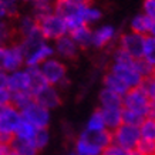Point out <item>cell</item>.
Wrapping results in <instances>:
<instances>
[{
	"label": "cell",
	"mask_w": 155,
	"mask_h": 155,
	"mask_svg": "<svg viewBox=\"0 0 155 155\" xmlns=\"http://www.w3.org/2000/svg\"><path fill=\"white\" fill-rule=\"evenodd\" d=\"M20 122H21L20 111L12 105H7L3 114L0 115V141L10 144Z\"/></svg>",
	"instance_id": "cell-5"
},
{
	"label": "cell",
	"mask_w": 155,
	"mask_h": 155,
	"mask_svg": "<svg viewBox=\"0 0 155 155\" xmlns=\"http://www.w3.org/2000/svg\"><path fill=\"white\" fill-rule=\"evenodd\" d=\"M144 37L132 31L122 33L118 40V48H121L122 51H125L130 57L134 60L142 58V44H144Z\"/></svg>",
	"instance_id": "cell-9"
},
{
	"label": "cell",
	"mask_w": 155,
	"mask_h": 155,
	"mask_svg": "<svg viewBox=\"0 0 155 155\" xmlns=\"http://www.w3.org/2000/svg\"><path fill=\"white\" fill-rule=\"evenodd\" d=\"M36 132H37V128H34L33 125H30L28 122H26V121L21 120L20 125L17 127L16 132H14L13 138L20 140V141H33Z\"/></svg>",
	"instance_id": "cell-26"
},
{
	"label": "cell",
	"mask_w": 155,
	"mask_h": 155,
	"mask_svg": "<svg viewBox=\"0 0 155 155\" xmlns=\"http://www.w3.org/2000/svg\"><path fill=\"white\" fill-rule=\"evenodd\" d=\"M7 155H19V154H17V152H14V151H10Z\"/></svg>",
	"instance_id": "cell-45"
},
{
	"label": "cell",
	"mask_w": 155,
	"mask_h": 155,
	"mask_svg": "<svg viewBox=\"0 0 155 155\" xmlns=\"http://www.w3.org/2000/svg\"><path fill=\"white\" fill-rule=\"evenodd\" d=\"M40 71H41L43 77L48 85H53V87H57V85H66L68 83L67 80V67L66 64L63 63L58 58H48L40 66Z\"/></svg>",
	"instance_id": "cell-4"
},
{
	"label": "cell",
	"mask_w": 155,
	"mask_h": 155,
	"mask_svg": "<svg viewBox=\"0 0 155 155\" xmlns=\"http://www.w3.org/2000/svg\"><path fill=\"white\" fill-rule=\"evenodd\" d=\"M103 150L90 140L84 131L81 132L74 142V155H101Z\"/></svg>",
	"instance_id": "cell-17"
},
{
	"label": "cell",
	"mask_w": 155,
	"mask_h": 155,
	"mask_svg": "<svg viewBox=\"0 0 155 155\" xmlns=\"http://www.w3.org/2000/svg\"><path fill=\"white\" fill-rule=\"evenodd\" d=\"M141 140L145 141H155V120L154 118H145L138 127Z\"/></svg>",
	"instance_id": "cell-30"
},
{
	"label": "cell",
	"mask_w": 155,
	"mask_h": 155,
	"mask_svg": "<svg viewBox=\"0 0 155 155\" xmlns=\"http://www.w3.org/2000/svg\"><path fill=\"white\" fill-rule=\"evenodd\" d=\"M137 155H138V154H137Z\"/></svg>",
	"instance_id": "cell-49"
},
{
	"label": "cell",
	"mask_w": 155,
	"mask_h": 155,
	"mask_svg": "<svg viewBox=\"0 0 155 155\" xmlns=\"http://www.w3.org/2000/svg\"><path fill=\"white\" fill-rule=\"evenodd\" d=\"M12 151L10 148V144H6V142H2L0 141V155H7Z\"/></svg>",
	"instance_id": "cell-39"
},
{
	"label": "cell",
	"mask_w": 155,
	"mask_h": 155,
	"mask_svg": "<svg viewBox=\"0 0 155 155\" xmlns=\"http://www.w3.org/2000/svg\"><path fill=\"white\" fill-rule=\"evenodd\" d=\"M36 21H37L38 30H40V33H41L43 38L46 41L47 40H54L56 41L57 38L68 34L66 21L54 13L47 14V16H44V17L36 20Z\"/></svg>",
	"instance_id": "cell-3"
},
{
	"label": "cell",
	"mask_w": 155,
	"mask_h": 155,
	"mask_svg": "<svg viewBox=\"0 0 155 155\" xmlns=\"http://www.w3.org/2000/svg\"><path fill=\"white\" fill-rule=\"evenodd\" d=\"M10 101H12V93L6 87L0 88V105L7 107V105H10Z\"/></svg>",
	"instance_id": "cell-38"
},
{
	"label": "cell",
	"mask_w": 155,
	"mask_h": 155,
	"mask_svg": "<svg viewBox=\"0 0 155 155\" xmlns=\"http://www.w3.org/2000/svg\"><path fill=\"white\" fill-rule=\"evenodd\" d=\"M28 85H30V80H28V74L26 68L17 70L14 73L7 74V83H6V88L10 93H19V91H28Z\"/></svg>",
	"instance_id": "cell-13"
},
{
	"label": "cell",
	"mask_w": 155,
	"mask_h": 155,
	"mask_svg": "<svg viewBox=\"0 0 155 155\" xmlns=\"http://www.w3.org/2000/svg\"><path fill=\"white\" fill-rule=\"evenodd\" d=\"M54 51L53 47L47 41L37 46V47L28 50L24 54V66L26 67H40L46 60L51 58Z\"/></svg>",
	"instance_id": "cell-10"
},
{
	"label": "cell",
	"mask_w": 155,
	"mask_h": 155,
	"mask_svg": "<svg viewBox=\"0 0 155 155\" xmlns=\"http://www.w3.org/2000/svg\"><path fill=\"white\" fill-rule=\"evenodd\" d=\"M0 51H2V47H0Z\"/></svg>",
	"instance_id": "cell-46"
},
{
	"label": "cell",
	"mask_w": 155,
	"mask_h": 155,
	"mask_svg": "<svg viewBox=\"0 0 155 155\" xmlns=\"http://www.w3.org/2000/svg\"><path fill=\"white\" fill-rule=\"evenodd\" d=\"M115 28L111 26V24H105V26H101L100 28H97L95 31H93V43H91V47L94 48H105L115 38Z\"/></svg>",
	"instance_id": "cell-15"
},
{
	"label": "cell",
	"mask_w": 155,
	"mask_h": 155,
	"mask_svg": "<svg viewBox=\"0 0 155 155\" xmlns=\"http://www.w3.org/2000/svg\"><path fill=\"white\" fill-rule=\"evenodd\" d=\"M131 31L140 36H154L155 34V19H151L145 14H137L131 20Z\"/></svg>",
	"instance_id": "cell-14"
},
{
	"label": "cell",
	"mask_w": 155,
	"mask_h": 155,
	"mask_svg": "<svg viewBox=\"0 0 155 155\" xmlns=\"http://www.w3.org/2000/svg\"><path fill=\"white\" fill-rule=\"evenodd\" d=\"M142 60L147 61L150 66H155V37L145 36L142 44Z\"/></svg>",
	"instance_id": "cell-25"
},
{
	"label": "cell",
	"mask_w": 155,
	"mask_h": 155,
	"mask_svg": "<svg viewBox=\"0 0 155 155\" xmlns=\"http://www.w3.org/2000/svg\"><path fill=\"white\" fill-rule=\"evenodd\" d=\"M14 37H16V30L13 24L7 20H0V47L14 43Z\"/></svg>",
	"instance_id": "cell-23"
},
{
	"label": "cell",
	"mask_w": 155,
	"mask_h": 155,
	"mask_svg": "<svg viewBox=\"0 0 155 155\" xmlns=\"http://www.w3.org/2000/svg\"><path fill=\"white\" fill-rule=\"evenodd\" d=\"M21 120L28 122L37 130H47L50 124V111L43 108L36 101H31L27 107H24L20 111Z\"/></svg>",
	"instance_id": "cell-7"
},
{
	"label": "cell",
	"mask_w": 155,
	"mask_h": 155,
	"mask_svg": "<svg viewBox=\"0 0 155 155\" xmlns=\"http://www.w3.org/2000/svg\"><path fill=\"white\" fill-rule=\"evenodd\" d=\"M110 73L121 78L128 88H137L142 80V77L135 68V60L132 63H113L110 66Z\"/></svg>",
	"instance_id": "cell-8"
},
{
	"label": "cell",
	"mask_w": 155,
	"mask_h": 155,
	"mask_svg": "<svg viewBox=\"0 0 155 155\" xmlns=\"http://www.w3.org/2000/svg\"><path fill=\"white\" fill-rule=\"evenodd\" d=\"M19 2H23V3H33L34 0H19Z\"/></svg>",
	"instance_id": "cell-43"
},
{
	"label": "cell",
	"mask_w": 155,
	"mask_h": 155,
	"mask_svg": "<svg viewBox=\"0 0 155 155\" xmlns=\"http://www.w3.org/2000/svg\"><path fill=\"white\" fill-rule=\"evenodd\" d=\"M71 155H74V154H71Z\"/></svg>",
	"instance_id": "cell-47"
},
{
	"label": "cell",
	"mask_w": 155,
	"mask_h": 155,
	"mask_svg": "<svg viewBox=\"0 0 155 155\" xmlns=\"http://www.w3.org/2000/svg\"><path fill=\"white\" fill-rule=\"evenodd\" d=\"M53 51H54V54L60 56V58H63V60H75L78 57L80 48L75 46V43L71 40L70 36L66 34L54 41Z\"/></svg>",
	"instance_id": "cell-12"
},
{
	"label": "cell",
	"mask_w": 155,
	"mask_h": 155,
	"mask_svg": "<svg viewBox=\"0 0 155 155\" xmlns=\"http://www.w3.org/2000/svg\"><path fill=\"white\" fill-rule=\"evenodd\" d=\"M135 154L138 155H155V141L140 140L135 148Z\"/></svg>",
	"instance_id": "cell-35"
},
{
	"label": "cell",
	"mask_w": 155,
	"mask_h": 155,
	"mask_svg": "<svg viewBox=\"0 0 155 155\" xmlns=\"http://www.w3.org/2000/svg\"><path fill=\"white\" fill-rule=\"evenodd\" d=\"M145 118L141 117L140 114L134 113V111H130V110H124L122 108V124L125 125H131V127H140L141 122L144 121Z\"/></svg>",
	"instance_id": "cell-33"
},
{
	"label": "cell",
	"mask_w": 155,
	"mask_h": 155,
	"mask_svg": "<svg viewBox=\"0 0 155 155\" xmlns=\"http://www.w3.org/2000/svg\"><path fill=\"white\" fill-rule=\"evenodd\" d=\"M142 9H144L142 14H145L151 19H155V0H144Z\"/></svg>",
	"instance_id": "cell-37"
},
{
	"label": "cell",
	"mask_w": 155,
	"mask_h": 155,
	"mask_svg": "<svg viewBox=\"0 0 155 155\" xmlns=\"http://www.w3.org/2000/svg\"><path fill=\"white\" fill-rule=\"evenodd\" d=\"M5 19H7V12H6L3 3L0 2V20H5Z\"/></svg>",
	"instance_id": "cell-41"
},
{
	"label": "cell",
	"mask_w": 155,
	"mask_h": 155,
	"mask_svg": "<svg viewBox=\"0 0 155 155\" xmlns=\"http://www.w3.org/2000/svg\"><path fill=\"white\" fill-rule=\"evenodd\" d=\"M5 108H6V107H3V105H0V115L3 114V111H5Z\"/></svg>",
	"instance_id": "cell-44"
},
{
	"label": "cell",
	"mask_w": 155,
	"mask_h": 155,
	"mask_svg": "<svg viewBox=\"0 0 155 155\" xmlns=\"http://www.w3.org/2000/svg\"><path fill=\"white\" fill-rule=\"evenodd\" d=\"M48 141H50V134H48V130H37L36 135L33 138V145L38 150V152L41 150H44L47 147Z\"/></svg>",
	"instance_id": "cell-34"
},
{
	"label": "cell",
	"mask_w": 155,
	"mask_h": 155,
	"mask_svg": "<svg viewBox=\"0 0 155 155\" xmlns=\"http://www.w3.org/2000/svg\"><path fill=\"white\" fill-rule=\"evenodd\" d=\"M71 3H75V5L80 6H85V5H91V0H68Z\"/></svg>",
	"instance_id": "cell-42"
},
{
	"label": "cell",
	"mask_w": 155,
	"mask_h": 155,
	"mask_svg": "<svg viewBox=\"0 0 155 155\" xmlns=\"http://www.w3.org/2000/svg\"><path fill=\"white\" fill-rule=\"evenodd\" d=\"M105 130L114 131L122 124V108H100Z\"/></svg>",
	"instance_id": "cell-18"
},
{
	"label": "cell",
	"mask_w": 155,
	"mask_h": 155,
	"mask_svg": "<svg viewBox=\"0 0 155 155\" xmlns=\"http://www.w3.org/2000/svg\"><path fill=\"white\" fill-rule=\"evenodd\" d=\"M31 101H34V98L28 91H19V93H12V101H10V105L14 107L16 110L21 111V110H23L24 107H27Z\"/></svg>",
	"instance_id": "cell-29"
},
{
	"label": "cell",
	"mask_w": 155,
	"mask_h": 155,
	"mask_svg": "<svg viewBox=\"0 0 155 155\" xmlns=\"http://www.w3.org/2000/svg\"><path fill=\"white\" fill-rule=\"evenodd\" d=\"M6 83H7V74H6L5 71L0 70V88H5Z\"/></svg>",
	"instance_id": "cell-40"
},
{
	"label": "cell",
	"mask_w": 155,
	"mask_h": 155,
	"mask_svg": "<svg viewBox=\"0 0 155 155\" xmlns=\"http://www.w3.org/2000/svg\"><path fill=\"white\" fill-rule=\"evenodd\" d=\"M24 66V51L17 41L2 47L0 51V70L6 74L21 70Z\"/></svg>",
	"instance_id": "cell-2"
},
{
	"label": "cell",
	"mask_w": 155,
	"mask_h": 155,
	"mask_svg": "<svg viewBox=\"0 0 155 155\" xmlns=\"http://www.w3.org/2000/svg\"><path fill=\"white\" fill-rule=\"evenodd\" d=\"M104 130H105V124H104L103 115H101V111H100V108H97L94 113L91 114V117L88 118V121H87V125H85V131L98 132V131H104Z\"/></svg>",
	"instance_id": "cell-31"
},
{
	"label": "cell",
	"mask_w": 155,
	"mask_h": 155,
	"mask_svg": "<svg viewBox=\"0 0 155 155\" xmlns=\"http://www.w3.org/2000/svg\"><path fill=\"white\" fill-rule=\"evenodd\" d=\"M53 2H54V0H53Z\"/></svg>",
	"instance_id": "cell-48"
},
{
	"label": "cell",
	"mask_w": 155,
	"mask_h": 155,
	"mask_svg": "<svg viewBox=\"0 0 155 155\" xmlns=\"http://www.w3.org/2000/svg\"><path fill=\"white\" fill-rule=\"evenodd\" d=\"M111 138H113L114 145L128 151H135L138 142L141 140L138 127H131L125 124H121L118 128L111 131Z\"/></svg>",
	"instance_id": "cell-6"
},
{
	"label": "cell",
	"mask_w": 155,
	"mask_h": 155,
	"mask_svg": "<svg viewBox=\"0 0 155 155\" xmlns=\"http://www.w3.org/2000/svg\"><path fill=\"white\" fill-rule=\"evenodd\" d=\"M10 148L19 155H38V150L33 145L31 141H20L13 138L10 142Z\"/></svg>",
	"instance_id": "cell-24"
},
{
	"label": "cell",
	"mask_w": 155,
	"mask_h": 155,
	"mask_svg": "<svg viewBox=\"0 0 155 155\" xmlns=\"http://www.w3.org/2000/svg\"><path fill=\"white\" fill-rule=\"evenodd\" d=\"M53 0H34L33 2V17L36 20L53 13Z\"/></svg>",
	"instance_id": "cell-28"
},
{
	"label": "cell",
	"mask_w": 155,
	"mask_h": 155,
	"mask_svg": "<svg viewBox=\"0 0 155 155\" xmlns=\"http://www.w3.org/2000/svg\"><path fill=\"white\" fill-rule=\"evenodd\" d=\"M101 155H137L135 151H128V150H124V148H120V147L114 145H108L105 150L101 152Z\"/></svg>",
	"instance_id": "cell-36"
},
{
	"label": "cell",
	"mask_w": 155,
	"mask_h": 155,
	"mask_svg": "<svg viewBox=\"0 0 155 155\" xmlns=\"http://www.w3.org/2000/svg\"><path fill=\"white\" fill-rule=\"evenodd\" d=\"M138 88L141 90L142 93L151 100L154 101L155 100V78L154 75H150V77H144L138 85Z\"/></svg>",
	"instance_id": "cell-32"
},
{
	"label": "cell",
	"mask_w": 155,
	"mask_h": 155,
	"mask_svg": "<svg viewBox=\"0 0 155 155\" xmlns=\"http://www.w3.org/2000/svg\"><path fill=\"white\" fill-rule=\"evenodd\" d=\"M33 98L36 103L40 104L43 108H46L48 111L61 105V95L57 87H53V85H46L44 88H41L34 95Z\"/></svg>",
	"instance_id": "cell-11"
},
{
	"label": "cell",
	"mask_w": 155,
	"mask_h": 155,
	"mask_svg": "<svg viewBox=\"0 0 155 155\" xmlns=\"http://www.w3.org/2000/svg\"><path fill=\"white\" fill-rule=\"evenodd\" d=\"M122 108L134 111L144 118H154V101H151L138 87L130 88L122 95Z\"/></svg>",
	"instance_id": "cell-1"
},
{
	"label": "cell",
	"mask_w": 155,
	"mask_h": 155,
	"mask_svg": "<svg viewBox=\"0 0 155 155\" xmlns=\"http://www.w3.org/2000/svg\"><path fill=\"white\" fill-rule=\"evenodd\" d=\"M68 36H70L71 40L75 43V46L80 48V50H85V48L91 47V43H93V30H91L90 26L81 24L78 27L70 30Z\"/></svg>",
	"instance_id": "cell-16"
},
{
	"label": "cell",
	"mask_w": 155,
	"mask_h": 155,
	"mask_svg": "<svg viewBox=\"0 0 155 155\" xmlns=\"http://www.w3.org/2000/svg\"><path fill=\"white\" fill-rule=\"evenodd\" d=\"M26 71L28 74V80H30V85H28V93L33 95H36L41 88H44L46 85H48L43 77L40 67H26Z\"/></svg>",
	"instance_id": "cell-19"
},
{
	"label": "cell",
	"mask_w": 155,
	"mask_h": 155,
	"mask_svg": "<svg viewBox=\"0 0 155 155\" xmlns=\"http://www.w3.org/2000/svg\"><path fill=\"white\" fill-rule=\"evenodd\" d=\"M14 30H16V36H19L20 40H21V38H26L27 36L33 34L34 31H37L38 26L33 16H24V17L19 19L17 26L14 27Z\"/></svg>",
	"instance_id": "cell-20"
},
{
	"label": "cell",
	"mask_w": 155,
	"mask_h": 155,
	"mask_svg": "<svg viewBox=\"0 0 155 155\" xmlns=\"http://www.w3.org/2000/svg\"><path fill=\"white\" fill-rule=\"evenodd\" d=\"M103 83H104V88L110 90V91H113V93L121 95V97L127 93L128 90H130L127 87V84H125L121 78H118L117 75H114L113 73H110V71L104 75Z\"/></svg>",
	"instance_id": "cell-21"
},
{
	"label": "cell",
	"mask_w": 155,
	"mask_h": 155,
	"mask_svg": "<svg viewBox=\"0 0 155 155\" xmlns=\"http://www.w3.org/2000/svg\"><path fill=\"white\" fill-rule=\"evenodd\" d=\"M100 108H122V97L107 88H103L98 95Z\"/></svg>",
	"instance_id": "cell-22"
},
{
	"label": "cell",
	"mask_w": 155,
	"mask_h": 155,
	"mask_svg": "<svg viewBox=\"0 0 155 155\" xmlns=\"http://www.w3.org/2000/svg\"><path fill=\"white\" fill-rule=\"evenodd\" d=\"M103 17V12L97 7L91 5H87L83 7V12H81V19H83V23L85 26H90V24L97 23L98 20H101Z\"/></svg>",
	"instance_id": "cell-27"
}]
</instances>
